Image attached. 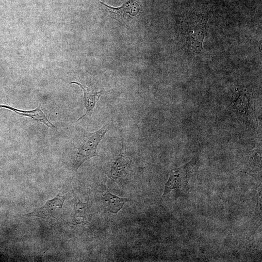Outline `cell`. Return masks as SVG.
Listing matches in <instances>:
<instances>
[{"label": "cell", "mask_w": 262, "mask_h": 262, "mask_svg": "<svg viewBox=\"0 0 262 262\" xmlns=\"http://www.w3.org/2000/svg\"><path fill=\"white\" fill-rule=\"evenodd\" d=\"M111 122V121L97 131L82 136L76 147L77 151L73 164L74 170L76 171L89 159L97 156V147L103 137L109 130Z\"/></svg>", "instance_id": "cell-1"}, {"label": "cell", "mask_w": 262, "mask_h": 262, "mask_svg": "<svg viewBox=\"0 0 262 262\" xmlns=\"http://www.w3.org/2000/svg\"><path fill=\"white\" fill-rule=\"evenodd\" d=\"M207 22L202 18H195L186 22L185 45L191 52L198 53L201 50Z\"/></svg>", "instance_id": "cell-2"}, {"label": "cell", "mask_w": 262, "mask_h": 262, "mask_svg": "<svg viewBox=\"0 0 262 262\" xmlns=\"http://www.w3.org/2000/svg\"><path fill=\"white\" fill-rule=\"evenodd\" d=\"M66 198V195L59 193L42 207L35 209L31 213L22 214L21 216H36L46 220L57 219Z\"/></svg>", "instance_id": "cell-3"}, {"label": "cell", "mask_w": 262, "mask_h": 262, "mask_svg": "<svg viewBox=\"0 0 262 262\" xmlns=\"http://www.w3.org/2000/svg\"><path fill=\"white\" fill-rule=\"evenodd\" d=\"M105 7L106 10L110 16L120 21H123L131 16H136L139 12L140 6L134 0H129L119 7L110 6L99 0Z\"/></svg>", "instance_id": "cell-4"}, {"label": "cell", "mask_w": 262, "mask_h": 262, "mask_svg": "<svg viewBox=\"0 0 262 262\" xmlns=\"http://www.w3.org/2000/svg\"><path fill=\"white\" fill-rule=\"evenodd\" d=\"M76 84L79 85L82 90L84 93L83 101L86 109V113L78 118L77 121L80 120L87 115L91 114L95 107L96 103L99 100L100 96L104 92L97 91L95 88L92 87H85L82 84L73 82L69 84Z\"/></svg>", "instance_id": "cell-5"}, {"label": "cell", "mask_w": 262, "mask_h": 262, "mask_svg": "<svg viewBox=\"0 0 262 262\" xmlns=\"http://www.w3.org/2000/svg\"><path fill=\"white\" fill-rule=\"evenodd\" d=\"M0 108L9 109L17 114L30 117L36 121L42 122L52 129H57V128L49 121L39 106L35 109L31 111L21 110L5 105H0Z\"/></svg>", "instance_id": "cell-6"}, {"label": "cell", "mask_w": 262, "mask_h": 262, "mask_svg": "<svg viewBox=\"0 0 262 262\" xmlns=\"http://www.w3.org/2000/svg\"><path fill=\"white\" fill-rule=\"evenodd\" d=\"M233 107L238 113L243 116H248L250 103L249 94L245 89L236 92L233 98Z\"/></svg>", "instance_id": "cell-7"}, {"label": "cell", "mask_w": 262, "mask_h": 262, "mask_svg": "<svg viewBox=\"0 0 262 262\" xmlns=\"http://www.w3.org/2000/svg\"><path fill=\"white\" fill-rule=\"evenodd\" d=\"M103 200L107 204L108 210L111 213H117L130 199L120 197L108 192L103 195Z\"/></svg>", "instance_id": "cell-8"}, {"label": "cell", "mask_w": 262, "mask_h": 262, "mask_svg": "<svg viewBox=\"0 0 262 262\" xmlns=\"http://www.w3.org/2000/svg\"><path fill=\"white\" fill-rule=\"evenodd\" d=\"M123 142L120 152L116 160H115L111 168L110 176L114 179L119 178L123 173V172L127 166V162L124 158L123 153Z\"/></svg>", "instance_id": "cell-9"}, {"label": "cell", "mask_w": 262, "mask_h": 262, "mask_svg": "<svg viewBox=\"0 0 262 262\" xmlns=\"http://www.w3.org/2000/svg\"><path fill=\"white\" fill-rule=\"evenodd\" d=\"M74 210L75 220L78 221H83L89 214V210L87 203L82 202L74 193Z\"/></svg>", "instance_id": "cell-10"}, {"label": "cell", "mask_w": 262, "mask_h": 262, "mask_svg": "<svg viewBox=\"0 0 262 262\" xmlns=\"http://www.w3.org/2000/svg\"><path fill=\"white\" fill-rule=\"evenodd\" d=\"M180 168L174 169L167 182L164 196L166 195L171 190L178 187L180 181Z\"/></svg>", "instance_id": "cell-11"}]
</instances>
